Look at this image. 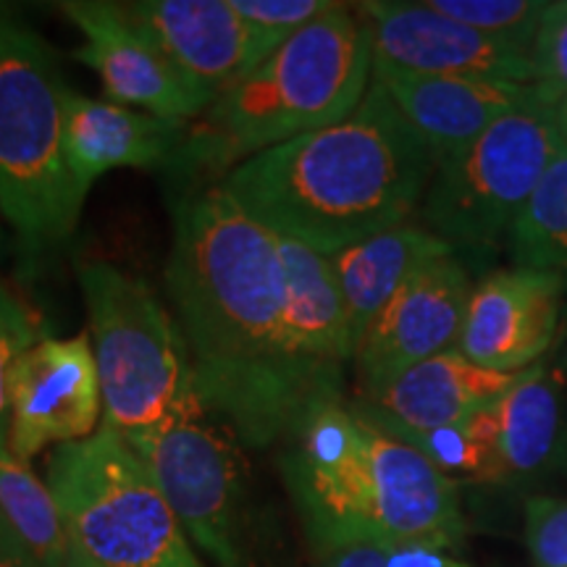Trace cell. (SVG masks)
<instances>
[{
    "label": "cell",
    "instance_id": "cell-24",
    "mask_svg": "<svg viewBox=\"0 0 567 567\" xmlns=\"http://www.w3.org/2000/svg\"><path fill=\"white\" fill-rule=\"evenodd\" d=\"M400 442L415 446L421 455L446 478L471 484H505L502 481L499 450L492 408L467 415L465 421L425 431V434H396Z\"/></svg>",
    "mask_w": 567,
    "mask_h": 567
},
{
    "label": "cell",
    "instance_id": "cell-26",
    "mask_svg": "<svg viewBox=\"0 0 567 567\" xmlns=\"http://www.w3.org/2000/svg\"><path fill=\"white\" fill-rule=\"evenodd\" d=\"M40 339V321L30 305L0 284V436L6 439H9L11 368Z\"/></svg>",
    "mask_w": 567,
    "mask_h": 567
},
{
    "label": "cell",
    "instance_id": "cell-32",
    "mask_svg": "<svg viewBox=\"0 0 567 567\" xmlns=\"http://www.w3.org/2000/svg\"><path fill=\"white\" fill-rule=\"evenodd\" d=\"M0 559H11V563L27 565L24 549H21V544L17 542V536H13V530L9 528V523H6L3 513H0ZM27 567H30V565H27Z\"/></svg>",
    "mask_w": 567,
    "mask_h": 567
},
{
    "label": "cell",
    "instance_id": "cell-30",
    "mask_svg": "<svg viewBox=\"0 0 567 567\" xmlns=\"http://www.w3.org/2000/svg\"><path fill=\"white\" fill-rule=\"evenodd\" d=\"M384 567H471L434 544H389Z\"/></svg>",
    "mask_w": 567,
    "mask_h": 567
},
{
    "label": "cell",
    "instance_id": "cell-20",
    "mask_svg": "<svg viewBox=\"0 0 567 567\" xmlns=\"http://www.w3.org/2000/svg\"><path fill=\"white\" fill-rule=\"evenodd\" d=\"M455 247L421 224H400L375 237L331 255L339 289H342L352 342L363 339L365 329L389 300L425 266L450 258Z\"/></svg>",
    "mask_w": 567,
    "mask_h": 567
},
{
    "label": "cell",
    "instance_id": "cell-23",
    "mask_svg": "<svg viewBox=\"0 0 567 567\" xmlns=\"http://www.w3.org/2000/svg\"><path fill=\"white\" fill-rule=\"evenodd\" d=\"M509 247L517 268L551 274L567 284V147L515 216Z\"/></svg>",
    "mask_w": 567,
    "mask_h": 567
},
{
    "label": "cell",
    "instance_id": "cell-19",
    "mask_svg": "<svg viewBox=\"0 0 567 567\" xmlns=\"http://www.w3.org/2000/svg\"><path fill=\"white\" fill-rule=\"evenodd\" d=\"M520 373L481 368L460 350L423 360L373 394L360 396L358 410L386 434H425L465 421L499 400Z\"/></svg>",
    "mask_w": 567,
    "mask_h": 567
},
{
    "label": "cell",
    "instance_id": "cell-17",
    "mask_svg": "<svg viewBox=\"0 0 567 567\" xmlns=\"http://www.w3.org/2000/svg\"><path fill=\"white\" fill-rule=\"evenodd\" d=\"M371 80L392 97L396 111L429 145L436 166L465 151L496 118L534 101L538 92L536 84L417 74L384 63H373Z\"/></svg>",
    "mask_w": 567,
    "mask_h": 567
},
{
    "label": "cell",
    "instance_id": "cell-18",
    "mask_svg": "<svg viewBox=\"0 0 567 567\" xmlns=\"http://www.w3.org/2000/svg\"><path fill=\"white\" fill-rule=\"evenodd\" d=\"M189 124L71 92L63 101V163L80 200L113 168H153L179 158Z\"/></svg>",
    "mask_w": 567,
    "mask_h": 567
},
{
    "label": "cell",
    "instance_id": "cell-6",
    "mask_svg": "<svg viewBox=\"0 0 567 567\" xmlns=\"http://www.w3.org/2000/svg\"><path fill=\"white\" fill-rule=\"evenodd\" d=\"M90 342L103 389V425L130 436L203 410L187 342L155 289L122 268L80 266Z\"/></svg>",
    "mask_w": 567,
    "mask_h": 567
},
{
    "label": "cell",
    "instance_id": "cell-21",
    "mask_svg": "<svg viewBox=\"0 0 567 567\" xmlns=\"http://www.w3.org/2000/svg\"><path fill=\"white\" fill-rule=\"evenodd\" d=\"M502 481L528 484L555 467L565 455V402L557 375L544 368L520 379L492 405Z\"/></svg>",
    "mask_w": 567,
    "mask_h": 567
},
{
    "label": "cell",
    "instance_id": "cell-9",
    "mask_svg": "<svg viewBox=\"0 0 567 567\" xmlns=\"http://www.w3.org/2000/svg\"><path fill=\"white\" fill-rule=\"evenodd\" d=\"M179 517L184 534L218 567H252L245 528L243 457L208 410L124 436Z\"/></svg>",
    "mask_w": 567,
    "mask_h": 567
},
{
    "label": "cell",
    "instance_id": "cell-11",
    "mask_svg": "<svg viewBox=\"0 0 567 567\" xmlns=\"http://www.w3.org/2000/svg\"><path fill=\"white\" fill-rule=\"evenodd\" d=\"M103 425V389L90 334L40 339L9 375V444L30 463L45 446L84 442Z\"/></svg>",
    "mask_w": 567,
    "mask_h": 567
},
{
    "label": "cell",
    "instance_id": "cell-29",
    "mask_svg": "<svg viewBox=\"0 0 567 567\" xmlns=\"http://www.w3.org/2000/svg\"><path fill=\"white\" fill-rule=\"evenodd\" d=\"M526 544L534 567H567V499L526 502Z\"/></svg>",
    "mask_w": 567,
    "mask_h": 567
},
{
    "label": "cell",
    "instance_id": "cell-28",
    "mask_svg": "<svg viewBox=\"0 0 567 567\" xmlns=\"http://www.w3.org/2000/svg\"><path fill=\"white\" fill-rule=\"evenodd\" d=\"M229 3L255 32L266 34L276 45L287 42L295 32L334 6L329 0H229Z\"/></svg>",
    "mask_w": 567,
    "mask_h": 567
},
{
    "label": "cell",
    "instance_id": "cell-10",
    "mask_svg": "<svg viewBox=\"0 0 567 567\" xmlns=\"http://www.w3.org/2000/svg\"><path fill=\"white\" fill-rule=\"evenodd\" d=\"M59 9L84 38L74 59L101 76L113 103L176 122H195L216 103L213 92L176 69L151 34L134 24L122 3L66 0Z\"/></svg>",
    "mask_w": 567,
    "mask_h": 567
},
{
    "label": "cell",
    "instance_id": "cell-12",
    "mask_svg": "<svg viewBox=\"0 0 567 567\" xmlns=\"http://www.w3.org/2000/svg\"><path fill=\"white\" fill-rule=\"evenodd\" d=\"M473 284L455 255L417 271L373 318L354 350L360 396L436 354L457 350Z\"/></svg>",
    "mask_w": 567,
    "mask_h": 567
},
{
    "label": "cell",
    "instance_id": "cell-13",
    "mask_svg": "<svg viewBox=\"0 0 567 567\" xmlns=\"http://www.w3.org/2000/svg\"><path fill=\"white\" fill-rule=\"evenodd\" d=\"M358 9L371 27L373 63L417 74L536 84L528 51L460 24L429 3L375 0Z\"/></svg>",
    "mask_w": 567,
    "mask_h": 567
},
{
    "label": "cell",
    "instance_id": "cell-34",
    "mask_svg": "<svg viewBox=\"0 0 567 567\" xmlns=\"http://www.w3.org/2000/svg\"><path fill=\"white\" fill-rule=\"evenodd\" d=\"M69 567H103V565H97V563H92L90 557H84L80 549H74L69 544Z\"/></svg>",
    "mask_w": 567,
    "mask_h": 567
},
{
    "label": "cell",
    "instance_id": "cell-22",
    "mask_svg": "<svg viewBox=\"0 0 567 567\" xmlns=\"http://www.w3.org/2000/svg\"><path fill=\"white\" fill-rule=\"evenodd\" d=\"M0 513L30 567H69V536L51 488L0 436Z\"/></svg>",
    "mask_w": 567,
    "mask_h": 567
},
{
    "label": "cell",
    "instance_id": "cell-27",
    "mask_svg": "<svg viewBox=\"0 0 567 567\" xmlns=\"http://www.w3.org/2000/svg\"><path fill=\"white\" fill-rule=\"evenodd\" d=\"M530 63L536 71V87L555 105L567 97V3H549L538 27Z\"/></svg>",
    "mask_w": 567,
    "mask_h": 567
},
{
    "label": "cell",
    "instance_id": "cell-8",
    "mask_svg": "<svg viewBox=\"0 0 567 567\" xmlns=\"http://www.w3.org/2000/svg\"><path fill=\"white\" fill-rule=\"evenodd\" d=\"M559 151L565 142L551 103L538 90L534 101L496 118L465 151L439 163L423 197L425 229L452 247L496 245Z\"/></svg>",
    "mask_w": 567,
    "mask_h": 567
},
{
    "label": "cell",
    "instance_id": "cell-16",
    "mask_svg": "<svg viewBox=\"0 0 567 567\" xmlns=\"http://www.w3.org/2000/svg\"><path fill=\"white\" fill-rule=\"evenodd\" d=\"M287 287V337L295 365L318 402H342L344 368L354 342L339 279L329 255L279 237Z\"/></svg>",
    "mask_w": 567,
    "mask_h": 567
},
{
    "label": "cell",
    "instance_id": "cell-7",
    "mask_svg": "<svg viewBox=\"0 0 567 567\" xmlns=\"http://www.w3.org/2000/svg\"><path fill=\"white\" fill-rule=\"evenodd\" d=\"M45 471L69 544L92 563L205 567L153 473L109 425L55 446Z\"/></svg>",
    "mask_w": 567,
    "mask_h": 567
},
{
    "label": "cell",
    "instance_id": "cell-31",
    "mask_svg": "<svg viewBox=\"0 0 567 567\" xmlns=\"http://www.w3.org/2000/svg\"><path fill=\"white\" fill-rule=\"evenodd\" d=\"M386 549L384 542H347L321 555L323 567H384Z\"/></svg>",
    "mask_w": 567,
    "mask_h": 567
},
{
    "label": "cell",
    "instance_id": "cell-3",
    "mask_svg": "<svg viewBox=\"0 0 567 567\" xmlns=\"http://www.w3.org/2000/svg\"><path fill=\"white\" fill-rule=\"evenodd\" d=\"M287 439L284 476L321 551L347 542L460 547L465 523L455 481L358 408L318 405Z\"/></svg>",
    "mask_w": 567,
    "mask_h": 567
},
{
    "label": "cell",
    "instance_id": "cell-35",
    "mask_svg": "<svg viewBox=\"0 0 567 567\" xmlns=\"http://www.w3.org/2000/svg\"><path fill=\"white\" fill-rule=\"evenodd\" d=\"M0 567H27V565H21V563H11V559H0Z\"/></svg>",
    "mask_w": 567,
    "mask_h": 567
},
{
    "label": "cell",
    "instance_id": "cell-1",
    "mask_svg": "<svg viewBox=\"0 0 567 567\" xmlns=\"http://www.w3.org/2000/svg\"><path fill=\"white\" fill-rule=\"evenodd\" d=\"M166 289L197 400L245 444L287 439L321 405L289 350L276 234L247 216L221 184L176 210Z\"/></svg>",
    "mask_w": 567,
    "mask_h": 567
},
{
    "label": "cell",
    "instance_id": "cell-14",
    "mask_svg": "<svg viewBox=\"0 0 567 567\" xmlns=\"http://www.w3.org/2000/svg\"><path fill=\"white\" fill-rule=\"evenodd\" d=\"M122 6L176 69L216 97L279 48L255 32L229 0H134Z\"/></svg>",
    "mask_w": 567,
    "mask_h": 567
},
{
    "label": "cell",
    "instance_id": "cell-15",
    "mask_svg": "<svg viewBox=\"0 0 567 567\" xmlns=\"http://www.w3.org/2000/svg\"><path fill=\"white\" fill-rule=\"evenodd\" d=\"M563 287L557 276L526 268L488 274L473 287L457 350L488 371L520 373L557 334Z\"/></svg>",
    "mask_w": 567,
    "mask_h": 567
},
{
    "label": "cell",
    "instance_id": "cell-33",
    "mask_svg": "<svg viewBox=\"0 0 567 567\" xmlns=\"http://www.w3.org/2000/svg\"><path fill=\"white\" fill-rule=\"evenodd\" d=\"M551 118H555L559 140H563L567 147V97H563V101H557L555 105H551Z\"/></svg>",
    "mask_w": 567,
    "mask_h": 567
},
{
    "label": "cell",
    "instance_id": "cell-5",
    "mask_svg": "<svg viewBox=\"0 0 567 567\" xmlns=\"http://www.w3.org/2000/svg\"><path fill=\"white\" fill-rule=\"evenodd\" d=\"M66 95L51 45L0 11V216L30 255L66 243L82 216L63 163Z\"/></svg>",
    "mask_w": 567,
    "mask_h": 567
},
{
    "label": "cell",
    "instance_id": "cell-2",
    "mask_svg": "<svg viewBox=\"0 0 567 567\" xmlns=\"http://www.w3.org/2000/svg\"><path fill=\"white\" fill-rule=\"evenodd\" d=\"M434 172V153L371 80L350 116L252 155L221 187L266 229L331 258L408 224Z\"/></svg>",
    "mask_w": 567,
    "mask_h": 567
},
{
    "label": "cell",
    "instance_id": "cell-25",
    "mask_svg": "<svg viewBox=\"0 0 567 567\" xmlns=\"http://www.w3.org/2000/svg\"><path fill=\"white\" fill-rule=\"evenodd\" d=\"M429 6L444 17L473 27V30L507 40L530 53L549 3L534 0H429Z\"/></svg>",
    "mask_w": 567,
    "mask_h": 567
},
{
    "label": "cell",
    "instance_id": "cell-4",
    "mask_svg": "<svg viewBox=\"0 0 567 567\" xmlns=\"http://www.w3.org/2000/svg\"><path fill=\"white\" fill-rule=\"evenodd\" d=\"M371 74V27L358 6L334 3L189 124L176 163L226 176L252 155L342 122Z\"/></svg>",
    "mask_w": 567,
    "mask_h": 567
}]
</instances>
